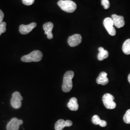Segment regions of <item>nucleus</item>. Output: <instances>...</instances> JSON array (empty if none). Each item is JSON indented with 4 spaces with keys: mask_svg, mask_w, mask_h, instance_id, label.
<instances>
[{
    "mask_svg": "<svg viewBox=\"0 0 130 130\" xmlns=\"http://www.w3.org/2000/svg\"><path fill=\"white\" fill-rule=\"evenodd\" d=\"M23 98L19 92H15L12 94V97L11 99V104L12 107L14 108H19L22 105L21 101Z\"/></svg>",
    "mask_w": 130,
    "mask_h": 130,
    "instance_id": "nucleus-5",
    "label": "nucleus"
},
{
    "mask_svg": "<svg viewBox=\"0 0 130 130\" xmlns=\"http://www.w3.org/2000/svg\"><path fill=\"white\" fill-rule=\"evenodd\" d=\"M101 5L104 6L105 9H107L110 6V4L108 0H102Z\"/></svg>",
    "mask_w": 130,
    "mask_h": 130,
    "instance_id": "nucleus-20",
    "label": "nucleus"
},
{
    "mask_svg": "<svg viewBox=\"0 0 130 130\" xmlns=\"http://www.w3.org/2000/svg\"><path fill=\"white\" fill-rule=\"evenodd\" d=\"M54 28V24L51 22H47L43 24V29L44 30L45 34L47 35L48 39H52L53 38L52 30Z\"/></svg>",
    "mask_w": 130,
    "mask_h": 130,
    "instance_id": "nucleus-12",
    "label": "nucleus"
},
{
    "mask_svg": "<svg viewBox=\"0 0 130 130\" xmlns=\"http://www.w3.org/2000/svg\"><path fill=\"white\" fill-rule=\"evenodd\" d=\"M37 26V24L35 22H33L28 25H21L19 27V32L23 35L28 34V33L30 32L33 29L36 28Z\"/></svg>",
    "mask_w": 130,
    "mask_h": 130,
    "instance_id": "nucleus-9",
    "label": "nucleus"
},
{
    "mask_svg": "<svg viewBox=\"0 0 130 130\" xmlns=\"http://www.w3.org/2000/svg\"><path fill=\"white\" fill-rule=\"evenodd\" d=\"M72 125V122L70 120L64 121L60 119L56 122L55 128L56 130H62L65 127H70Z\"/></svg>",
    "mask_w": 130,
    "mask_h": 130,
    "instance_id": "nucleus-11",
    "label": "nucleus"
},
{
    "mask_svg": "<svg viewBox=\"0 0 130 130\" xmlns=\"http://www.w3.org/2000/svg\"><path fill=\"white\" fill-rule=\"evenodd\" d=\"M4 18V13L0 9V23L3 22V19Z\"/></svg>",
    "mask_w": 130,
    "mask_h": 130,
    "instance_id": "nucleus-22",
    "label": "nucleus"
},
{
    "mask_svg": "<svg viewBox=\"0 0 130 130\" xmlns=\"http://www.w3.org/2000/svg\"><path fill=\"white\" fill-rule=\"evenodd\" d=\"M103 24L107 31L111 36H115L116 34L115 28H114V22L111 18H107L104 20Z\"/></svg>",
    "mask_w": 130,
    "mask_h": 130,
    "instance_id": "nucleus-6",
    "label": "nucleus"
},
{
    "mask_svg": "<svg viewBox=\"0 0 130 130\" xmlns=\"http://www.w3.org/2000/svg\"><path fill=\"white\" fill-rule=\"evenodd\" d=\"M68 107L70 110L72 111H76L79 108V105L77 98H71L69 102L68 103Z\"/></svg>",
    "mask_w": 130,
    "mask_h": 130,
    "instance_id": "nucleus-14",
    "label": "nucleus"
},
{
    "mask_svg": "<svg viewBox=\"0 0 130 130\" xmlns=\"http://www.w3.org/2000/svg\"><path fill=\"white\" fill-rule=\"evenodd\" d=\"M6 24L5 22H3L0 23V36L2 35V33H5L6 31Z\"/></svg>",
    "mask_w": 130,
    "mask_h": 130,
    "instance_id": "nucleus-19",
    "label": "nucleus"
},
{
    "mask_svg": "<svg viewBox=\"0 0 130 130\" xmlns=\"http://www.w3.org/2000/svg\"><path fill=\"white\" fill-rule=\"evenodd\" d=\"M111 19L114 22V25L116 28H122L125 25L124 18L122 16L118 15L116 14H113L112 15Z\"/></svg>",
    "mask_w": 130,
    "mask_h": 130,
    "instance_id": "nucleus-10",
    "label": "nucleus"
},
{
    "mask_svg": "<svg viewBox=\"0 0 130 130\" xmlns=\"http://www.w3.org/2000/svg\"><path fill=\"white\" fill-rule=\"evenodd\" d=\"M82 41V36L79 34H75L69 37L68 42L70 46L75 47L79 45Z\"/></svg>",
    "mask_w": 130,
    "mask_h": 130,
    "instance_id": "nucleus-8",
    "label": "nucleus"
},
{
    "mask_svg": "<svg viewBox=\"0 0 130 130\" xmlns=\"http://www.w3.org/2000/svg\"><path fill=\"white\" fill-rule=\"evenodd\" d=\"M35 0H22V3L26 5H31L34 3Z\"/></svg>",
    "mask_w": 130,
    "mask_h": 130,
    "instance_id": "nucleus-21",
    "label": "nucleus"
},
{
    "mask_svg": "<svg viewBox=\"0 0 130 130\" xmlns=\"http://www.w3.org/2000/svg\"><path fill=\"white\" fill-rule=\"evenodd\" d=\"M122 51L127 55H130V39L126 40L122 45Z\"/></svg>",
    "mask_w": 130,
    "mask_h": 130,
    "instance_id": "nucleus-17",
    "label": "nucleus"
},
{
    "mask_svg": "<svg viewBox=\"0 0 130 130\" xmlns=\"http://www.w3.org/2000/svg\"><path fill=\"white\" fill-rule=\"evenodd\" d=\"M107 74L105 72H101L96 79V83L98 84L105 85L108 83V79L107 77Z\"/></svg>",
    "mask_w": 130,
    "mask_h": 130,
    "instance_id": "nucleus-13",
    "label": "nucleus"
},
{
    "mask_svg": "<svg viewBox=\"0 0 130 130\" xmlns=\"http://www.w3.org/2000/svg\"><path fill=\"white\" fill-rule=\"evenodd\" d=\"M99 54L98 55V59L99 61H102L107 58L109 56L108 52L105 50L103 47H99L98 48Z\"/></svg>",
    "mask_w": 130,
    "mask_h": 130,
    "instance_id": "nucleus-16",
    "label": "nucleus"
},
{
    "mask_svg": "<svg viewBox=\"0 0 130 130\" xmlns=\"http://www.w3.org/2000/svg\"><path fill=\"white\" fill-rule=\"evenodd\" d=\"M103 102L105 107L108 109H113L116 107V104L114 101V98L110 93L105 94L102 98Z\"/></svg>",
    "mask_w": 130,
    "mask_h": 130,
    "instance_id": "nucleus-4",
    "label": "nucleus"
},
{
    "mask_svg": "<svg viewBox=\"0 0 130 130\" xmlns=\"http://www.w3.org/2000/svg\"><path fill=\"white\" fill-rule=\"evenodd\" d=\"M74 76V73L72 71H68L65 73L63 82L62 86V89L65 93L69 92L72 88V79Z\"/></svg>",
    "mask_w": 130,
    "mask_h": 130,
    "instance_id": "nucleus-1",
    "label": "nucleus"
},
{
    "mask_svg": "<svg viewBox=\"0 0 130 130\" xmlns=\"http://www.w3.org/2000/svg\"><path fill=\"white\" fill-rule=\"evenodd\" d=\"M43 55L39 50H35L27 55L21 57V60L23 62L30 63L31 62H37L42 59Z\"/></svg>",
    "mask_w": 130,
    "mask_h": 130,
    "instance_id": "nucleus-2",
    "label": "nucleus"
},
{
    "mask_svg": "<svg viewBox=\"0 0 130 130\" xmlns=\"http://www.w3.org/2000/svg\"><path fill=\"white\" fill-rule=\"evenodd\" d=\"M123 121L126 124H130V109L126 111L124 115Z\"/></svg>",
    "mask_w": 130,
    "mask_h": 130,
    "instance_id": "nucleus-18",
    "label": "nucleus"
},
{
    "mask_svg": "<svg viewBox=\"0 0 130 130\" xmlns=\"http://www.w3.org/2000/svg\"><path fill=\"white\" fill-rule=\"evenodd\" d=\"M57 5L61 9L68 13H73L77 8L75 3L70 0H60Z\"/></svg>",
    "mask_w": 130,
    "mask_h": 130,
    "instance_id": "nucleus-3",
    "label": "nucleus"
},
{
    "mask_svg": "<svg viewBox=\"0 0 130 130\" xmlns=\"http://www.w3.org/2000/svg\"><path fill=\"white\" fill-rule=\"evenodd\" d=\"M128 82H129V83L130 84V74L128 75Z\"/></svg>",
    "mask_w": 130,
    "mask_h": 130,
    "instance_id": "nucleus-23",
    "label": "nucleus"
},
{
    "mask_svg": "<svg viewBox=\"0 0 130 130\" xmlns=\"http://www.w3.org/2000/svg\"><path fill=\"white\" fill-rule=\"evenodd\" d=\"M23 121L21 120H19L17 118H13L6 126L7 130H19V126L22 125Z\"/></svg>",
    "mask_w": 130,
    "mask_h": 130,
    "instance_id": "nucleus-7",
    "label": "nucleus"
},
{
    "mask_svg": "<svg viewBox=\"0 0 130 130\" xmlns=\"http://www.w3.org/2000/svg\"><path fill=\"white\" fill-rule=\"evenodd\" d=\"M92 121L93 123L95 125H99L101 127H106L107 125V121L104 120H101L99 117L98 115H94L92 117Z\"/></svg>",
    "mask_w": 130,
    "mask_h": 130,
    "instance_id": "nucleus-15",
    "label": "nucleus"
}]
</instances>
